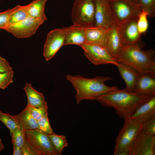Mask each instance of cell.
<instances>
[{
	"label": "cell",
	"mask_w": 155,
	"mask_h": 155,
	"mask_svg": "<svg viewBox=\"0 0 155 155\" xmlns=\"http://www.w3.org/2000/svg\"><path fill=\"white\" fill-rule=\"evenodd\" d=\"M153 96L138 95L125 89H118L96 100L104 106L114 108L119 117L124 120L129 119L140 106Z\"/></svg>",
	"instance_id": "obj_1"
},
{
	"label": "cell",
	"mask_w": 155,
	"mask_h": 155,
	"mask_svg": "<svg viewBox=\"0 0 155 155\" xmlns=\"http://www.w3.org/2000/svg\"><path fill=\"white\" fill-rule=\"evenodd\" d=\"M66 78L77 91L75 97L77 104L84 99L96 100L100 97L119 89L116 86L106 85V82L112 80L108 77L97 76L88 78L79 75L68 74Z\"/></svg>",
	"instance_id": "obj_2"
},
{
	"label": "cell",
	"mask_w": 155,
	"mask_h": 155,
	"mask_svg": "<svg viewBox=\"0 0 155 155\" xmlns=\"http://www.w3.org/2000/svg\"><path fill=\"white\" fill-rule=\"evenodd\" d=\"M142 42L125 44L117 61L127 65L140 75L155 76V51L153 49H142Z\"/></svg>",
	"instance_id": "obj_3"
},
{
	"label": "cell",
	"mask_w": 155,
	"mask_h": 155,
	"mask_svg": "<svg viewBox=\"0 0 155 155\" xmlns=\"http://www.w3.org/2000/svg\"><path fill=\"white\" fill-rule=\"evenodd\" d=\"M115 24L120 28L138 18L142 11L140 4L133 0H109Z\"/></svg>",
	"instance_id": "obj_4"
},
{
	"label": "cell",
	"mask_w": 155,
	"mask_h": 155,
	"mask_svg": "<svg viewBox=\"0 0 155 155\" xmlns=\"http://www.w3.org/2000/svg\"><path fill=\"white\" fill-rule=\"evenodd\" d=\"M27 145L35 155H58L47 135L39 129L26 130Z\"/></svg>",
	"instance_id": "obj_5"
},
{
	"label": "cell",
	"mask_w": 155,
	"mask_h": 155,
	"mask_svg": "<svg viewBox=\"0 0 155 155\" xmlns=\"http://www.w3.org/2000/svg\"><path fill=\"white\" fill-rule=\"evenodd\" d=\"M94 0H74L71 12L73 24L85 27L94 26Z\"/></svg>",
	"instance_id": "obj_6"
},
{
	"label": "cell",
	"mask_w": 155,
	"mask_h": 155,
	"mask_svg": "<svg viewBox=\"0 0 155 155\" xmlns=\"http://www.w3.org/2000/svg\"><path fill=\"white\" fill-rule=\"evenodd\" d=\"M124 121V125L116 139L114 155L129 149L142 130V124L132 121L129 119Z\"/></svg>",
	"instance_id": "obj_7"
},
{
	"label": "cell",
	"mask_w": 155,
	"mask_h": 155,
	"mask_svg": "<svg viewBox=\"0 0 155 155\" xmlns=\"http://www.w3.org/2000/svg\"><path fill=\"white\" fill-rule=\"evenodd\" d=\"M44 22L28 16L20 22L8 26L5 30L17 38H28L35 34Z\"/></svg>",
	"instance_id": "obj_8"
},
{
	"label": "cell",
	"mask_w": 155,
	"mask_h": 155,
	"mask_svg": "<svg viewBox=\"0 0 155 155\" xmlns=\"http://www.w3.org/2000/svg\"><path fill=\"white\" fill-rule=\"evenodd\" d=\"M83 49L86 57L95 65L118 63L111 55L106 47L85 43L80 46Z\"/></svg>",
	"instance_id": "obj_9"
},
{
	"label": "cell",
	"mask_w": 155,
	"mask_h": 155,
	"mask_svg": "<svg viewBox=\"0 0 155 155\" xmlns=\"http://www.w3.org/2000/svg\"><path fill=\"white\" fill-rule=\"evenodd\" d=\"M129 155H155V135H148L141 130L129 149Z\"/></svg>",
	"instance_id": "obj_10"
},
{
	"label": "cell",
	"mask_w": 155,
	"mask_h": 155,
	"mask_svg": "<svg viewBox=\"0 0 155 155\" xmlns=\"http://www.w3.org/2000/svg\"><path fill=\"white\" fill-rule=\"evenodd\" d=\"M64 39L65 34L63 28L55 29L48 33L43 51V56L46 61L52 58L64 45Z\"/></svg>",
	"instance_id": "obj_11"
},
{
	"label": "cell",
	"mask_w": 155,
	"mask_h": 155,
	"mask_svg": "<svg viewBox=\"0 0 155 155\" xmlns=\"http://www.w3.org/2000/svg\"><path fill=\"white\" fill-rule=\"evenodd\" d=\"M94 26L109 28L114 24L109 0H94Z\"/></svg>",
	"instance_id": "obj_12"
},
{
	"label": "cell",
	"mask_w": 155,
	"mask_h": 155,
	"mask_svg": "<svg viewBox=\"0 0 155 155\" xmlns=\"http://www.w3.org/2000/svg\"><path fill=\"white\" fill-rule=\"evenodd\" d=\"M125 45L120 28L114 24L109 28L106 47L117 62Z\"/></svg>",
	"instance_id": "obj_13"
},
{
	"label": "cell",
	"mask_w": 155,
	"mask_h": 155,
	"mask_svg": "<svg viewBox=\"0 0 155 155\" xmlns=\"http://www.w3.org/2000/svg\"><path fill=\"white\" fill-rule=\"evenodd\" d=\"M109 29L94 25L86 27L85 43L106 47Z\"/></svg>",
	"instance_id": "obj_14"
},
{
	"label": "cell",
	"mask_w": 155,
	"mask_h": 155,
	"mask_svg": "<svg viewBox=\"0 0 155 155\" xmlns=\"http://www.w3.org/2000/svg\"><path fill=\"white\" fill-rule=\"evenodd\" d=\"M155 117V96L140 106L130 117L131 121L140 124Z\"/></svg>",
	"instance_id": "obj_15"
},
{
	"label": "cell",
	"mask_w": 155,
	"mask_h": 155,
	"mask_svg": "<svg viewBox=\"0 0 155 155\" xmlns=\"http://www.w3.org/2000/svg\"><path fill=\"white\" fill-rule=\"evenodd\" d=\"M86 28L73 24L63 28L65 34L64 45L74 44L80 46L85 43Z\"/></svg>",
	"instance_id": "obj_16"
},
{
	"label": "cell",
	"mask_w": 155,
	"mask_h": 155,
	"mask_svg": "<svg viewBox=\"0 0 155 155\" xmlns=\"http://www.w3.org/2000/svg\"><path fill=\"white\" fill-rule=\"evenodd\" d=\"M133 92L141 95L155 96V76L140 75Z\"/></svg>",
	"instance_id": "obj_17"
},
{
	"label": "cell",
	"mask_w": 155,
	"mask_h": 155,
	"mask_svg": "<svg viewBox=\"0 0 155 155\" xmlns=\"http://www.w3.org/2000/svg\"><path fill=\"white\" fill-rule=\"evenodd\" d=\"M137 18L127 22L120 28L122 36L125 44L142 43L137 25Z\"/></svg>",
	"instance_id": "obj_18"
},
{
	"label": "cell",
	"mask_w": 155,
	"mask_h": 155,
	"mask_svg": "<svg viewBox=\"0 0 155 155\" xmlns=\"http://www.w3.org/2000/svg\"><path fill=\"white\" fill-rule=\"evenodd\" d=\"M125 83L124 88L127 91L133 92L140 74L126 65L118 63L116 66Z\"/></svg>",
	"instance_id": "obj_19"
},
{
	"label": "cell",
	"mask_w": 155,
	"mask_h": 155,
	"mask_svg": "<svg viewBox=\"0 0 155 155\" xmlns=\"http://www.w3.org/2000/svg\"><path fill=\"white\" fill-rule=\"evenodd\" d=\"M24 89L27 98V105L34 108L48 109L47 103L42 93L34 89L30 83H26Z\"/></svg>",
	"instance_id": "obj_20"
},
{
	"label": "cell",
	"mask_w": 155,
	"mask_h": 155,
	"mask_svg": "<svg viewBox=\"0 0 155 155\" xmlns=\"http://www.w3.org/2000/svg\"><path fill=\"white\" fill-rule=\"evenodd\" d=\"M13 116L17 119L20 127L24 131L38 129L37 121L32 117L26 107L19 114Z\"/></svg>",
	"instance_id": "obj_21"
},
{
	"label": "cell",
	"mask_w": 155,
	"mask_h": 155,
	"mask_svg": "<svg viewBox=\"0 0 155 155\" xmlns=\"http://www.w3.org/2000/svg\"><path fill=\"white\" fill-rule=\"evenodd\" d=\"M47 0H34L28 4V13L29 17L44 22L47 19L45 13Z\"/></svg>",
	"instance_id": "obj_22"
},
{
	"label": "cell",
	"mask_w": 155,
	"mask_h": 155,
	"mask_svg": "<svg viewBox=\"0 0 155 155\" xmlns=\"http://www.w3.org/2000/svg\"><path fill=\"white\" fill-rule=\"evenodd\" d=\"M47 135L58 155H61L63 150L68 145L66 137L55 133Z\"/></svg>",
	"instance_id": "obj_23"
},
{
	"label": "cell",
	"mask_w": 155,
	"mask_h": 155,
	"mask_svg": "<svg viewBox=\"0 0 155 155\" xmlns=\"http://www.w3.org/2000/svg\"><path fill=\"white\" fill-rule=\"evenodd\" d=\"M28 4L24 6L20 5V7L10 15L7 26L20 22L28 17Z\"/></svg>",
	"instance_id": "obj_24"
},
{
	"label": "cell",
	"mask_w": 155,
	"mask_h": 155,
	"mask_svg": "<svg viewBox=\"0 0 155 155\" xmlns=\"http://www.w3.org/2000/svg\"><path fill=\"white\" fill-rule=\"evenodd\" d=\"M0 121L9 129L11 134L16 127H20L16 119L8 113H5L0 110Z\"/></svg>",
	"instance_id": "obj_25"
},
{
	"label": "cell",
	"mask_w": 155,
	"mask_h": 155,
	"mask_svg": "<svg viewBox=\"0 0 155 155\" xmlns=\"http://www.w3.org/2000/svg\"><path fill=\"white\" fill-rule=\"evenodd\" d=\"M24 130L20 127H17L10 134L13 145L21 148L26 142Z\"/></svg>",
	"instance_id": "obj_26"
},
{
	"label": "cell",
	"mask_w": 155,
	"mask_h": 155,
	"mask_svg": "<svg viewBox=\"0 0 155 155\" xmlns=\"http://www.w3.org/2000/svg\"><path fill=\"white\" fill-rule=\"evenodd\" d=\"M148 17L147 13L142 10L137 18V25L138 31L141 35L145 33L148 29L149 24Z\"/></svg>",
	"instance_id": "obj_27"
},
{
	"label": "cell",
	"mask_w": 155,
	"mask_h": 155,
	"mask_svg": "<svg viewBox=\"0 0 155 155\" xmlns=\"http://www.w3.org/2000/svg\"><path fill=\"white\" fill-rule=\"evenodd\" d=\"M142 10L146 12L148 17L155 16V0H138Z\"/></svg>",
	"instance_id": "obj_28"
},
{
	"label": "cell",
	"mask_w": 155,
	"mask_h": 155,
	"mask_svg": "<svg viewBox=\"0 0 155 155\" xmlns=\"http://www.w3.org/2000/svg\"><path fill=\"white\" fill-rule=\"evenodd\" d=\"M17 5L14 7L0 12V29L5 30L8 26V22L10 15L20 7Z\"/></svg>",
	"instance_id": "obj_29"
},
{
	"label": "cell",
	"mask_w": 155,
	"mask_h": 155,
	"mask_svg": "<svg viewBox=\"0 0 155 155\" xmlns=\"http://www.w3.org/2000/svg\"><path fill=\"white\" fill-rule=\"evenodd\" d=\"M14 71H11L3 73H0V89L4 90L10 84L13 82Z\"/></svg>",
	"instance_id": "obj_30"
},
{
	"label": "cell",
	"mask_w": 155,
	"mask_h": 155,
	"mask_svg": "<svg viewBox=\"0 0 155 155\" xmlns=\"http://www.w3.org/2000/svg\"><path fill=\"white\" fill-rule=\"evenodd\" d=\"M37 121L38 126V129L47 135L54 133L49 123L48 113Z\"/></svg>",
	"instance_id": "obj_31"
},
{
	"label": "cell",
	"mask_w": 155,
	"mask_h": 155,
	"mask_svg": "<svg viewBox=\"0 0 155 155\" xmlns=\"http://www.w3.org/2000/svg\"><path fill=\"white\" fill-rule=\"evenodd\" d=\"M142 130L146 133L155 135V117L142 124Z\"/></svg>",
	"instance_id": "obj_32"
},
{
	"label": "cell",
	"mask_w": 155,
	"mask_h": 155,
	"mask_svg": "<svg viewBox=\"0 0 155 155\" xmlns=\"http://www.w3.org/2000/svg\"><path fill=\"white\" fill-rule=\"evenodd\" d=\"M26 107L28 110L32 117L37 121L48 113L47 109L43 108H34L28 105Z\"/></svg>",
	"instance_id": "obj_33"
},
{
	"label": "cell",
	"mask_w": 155,
	"mask_h": 155,
	"mask_svg": "<svg viewBox=\"0 0 155 155\" xmlns=\"http://www.w3.org/2000/svg\"><path fill=\"white\" fill-rule=\"evenodd\" d=\"M13 70L8 61L5 58L0 56V73L8 72Z\"/></svg>",
	"instance_id": "obj_34"
},
{
	"label": "cell",
	"mask_w": 155,
	"mask_h": 155,
	"mask_svg": "<svg viewBox=\"0 0 155 155\" xmlns=\"http://www.w3.org/2000/svg\"><path fill=\"white\" fill-rule=\"evenodd\" d=\"M21 148L22 155H35L34 153L27 145L26 142L24 145Z\"/></svg>",
	"instance_id": "obj_35"
},
{
	"label": "cell",
	"mask_w": 155,
	"mask_h": 155,
	"mask_svg": "<svg viewBox=\"0 0 155 155\" xmlns=\"http://www.w3.org/2000/svg\"><path fill=\"white\" fill-rule=\"evenodd\" d=\"M13 146V155H22V153L21 148L17 147L15 146Z\"/></svg>",
	"instance_id": "obj_36"
},
{
	"label": "cell",
	"mask_w": 155,
	"mask_h": 155,
	"mask_svg": "<svg viewBox=\"0 0 155 155\" xmlns=\"http://www.w3.org/2000/svg\"><path fill=\"white\" fill-rule=\"evenodd\" d=\"M129 149H127L121 151L117 155H129Z\"/></svg>",
	"instance_id": "obj_37"
},
{
	"label": "cell",
	"mask_w": 155,
	"mask_h": 155,
	"mask_svg": "<svg viewBox=\"0 0 155 155\" xmlns=\"http://www.w3.org/2000/svg\"><path fill=\"white\" fill-rule=\"evenodd\" d=\"M4 148V146L2 143L1 139H0V152L3 150Z\"/></svg>",
	"instance_id": "obj_38"
},
{
	"label": "cell",
	"mask_w": 155,
	"mask_h": 155,
	"mask_svg": "<svg viewBox=\"0 0 155 155\" xmlns=\"http://www.w3.org/2000/svg\"><path fill=\"white\" fill-rule=\"evenodd\" d=\"M133 0L135 1L137 3L139 4L138 0Z\"/></svg>",
	"instance_id": "obj_39"
},
{
	"label": "cell",
	"mask_w": 155,
	"mask_h": 155,
	"mask_svg": "<svg viewBox=\"0 0 155 155\" xmlns=\"http://www.w3.org/2000/svg\"></svg>",
	"instance_id": "obj_40"
},
{
	"label": "cell",
	"mask_w": 155,
	"mask_h": 155,
	"mask_svg": "<svg viewBox=\"0 0 155 155\" xmlns=\"http://www.w3.org/2000/svg\"></svg>",
	"instance_id": "obj_41"
}]
</instances>
